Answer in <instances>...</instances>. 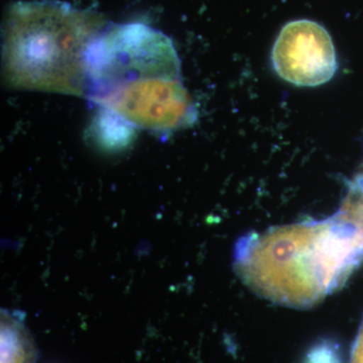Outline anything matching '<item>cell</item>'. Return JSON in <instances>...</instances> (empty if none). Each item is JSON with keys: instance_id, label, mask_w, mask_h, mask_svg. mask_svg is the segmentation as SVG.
<instances>
[{"instance_id": "3957f363", "label": "cell", "mask_w": 363, "mask_h": 363, "mask_svg": "<svg viewBox=\"0 0 363 363\" xmlns=\"http://www.w3.org/2000/svg\"><path fill=\"white\" fill-rule=\"evenodd\" d=\"M99 14L59 1L18 2L4 30V64L14 87L84 95L85 57L104 28Z\"/></svg>"}, {"instance_id": "8992f818", "label": "cell", "mask_w": 363, "mask_h": 363, "mask_svg": "<svg viewBox=\"0 0 363 363\" xmlns=\"http://www.w3.org/2000/svg\"><path fill=\"white\" fill-rule=\"evenodd\" d=\"M351 363H363V326L362 332L358 335L357 342L353 346Z\"/></svg>"}, {"instance_id": "7a4b0ae2", "label": "cell", "mask_w": 363, "mask_h": 363, "mask_svg": "<svg viewBox=\"0 0 363 363\" xmlns=\"http://www.w3.org/2000/svg\"><path fill=\"white\" fill-rule=\"evenodd\" d=\"M362 257V229L339 213L243 238L235 267L264 297L307 306L337 288Z\"/></svg>"}, {"instance_id": "5b68a950", "label": "cell", "mask_w": 363, "mask_h": 363, "mask_svg": "<svg viewBox=\"0 0 363 363\" xmlns=\"http://www.w3.org/2000/svg\"><path fill=\"white\" fill-rule=\"evenodd\" d=\"M1 363H35V344L20 314L1 311Z\"/></svg>"}, {"instance_id": "277c9868", "label": "cell", "mask_w": 363, "mask_h": 363, "mask_svg": "<svg viewBox=\"0 0 363 363\" xmlns=\"http://www.w3.org/2000/svg\"><path fill=\"white\" fill-rule=\"evenodd\" d=\"M272 62L279 77L300 87L329 82L338 67L330 35L309 20L291 21L281 28L272 48Z\"/></svg>"}, {"instance_id": "6da1fadb", "label": "cell", "mask_w": 363, "mask_h": 363, "mask_svg": "<svg viewBox=\"0 0 363 363\" xmlns=\"http://www.w3.org/2000/svg\"><path fill=\"white\" fill-rule=\"evenodd\" d=\"M84 95L128 128L169 133L197 121L172 40L145 23L106 26L85 57Z\"/></svg>"}]
</instances>
